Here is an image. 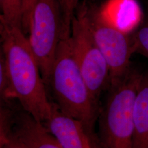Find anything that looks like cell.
<instances>
[{
  "mask_svg": "<svg viewBox=\"0 0 148 148\" xmlns=\"http://www.w3.org/2000/svg\"><path fill=\"white\" fill-rule=\"evenodd\" d=\"M97 10L107 21L128 34L137 28L142 17L136 0H108Z\"/></svg>",
  "mask_w": 148,
  "mask_h": 148,
  "instance_id": "cell-9",
  "label": "cell"
},
{
  "mask_svg": "<svg viewBox=\"0 0 148 148\" xmlns=\"http://www.w3.org/2000/svg\"><path fill=\"white\" fill-rule=\"evenodd\" d=\"M62 14L63 35H70L71 26L79 0H58Z\"/></svg>",
  "mask_w": 148,
  "mask_h": 148,
  "instance_id": "cell-13",
  "label": "cell"
},
{
  "mask_svg": "<svg viewBox=\"0 0 148 148\" xmlns=\"http://www.w3.org/2000/svg\"><path fill=\"white\" fill-rule=\"evenodd\" d=\"M70 43L74 58L85 82L99 103L102 92L109 86V70L90 27L87 7H81L73 19Z\"/></svg>",
  "mask_w": 148,
  "mask_h": 148,
  "instance_id": "cell-4",
  "label": "cell"
},
{
  "mask_svg": "<svg viewBox=\"0 0 148 148\" xmlns=\"http://www.w3.org/2000/svg\"><path fill=\"white\" fill-rule=\"evenodd\" d=\"M63 148H103L97 132L59 110L53 102L52 112L43 124Z\"/></svg>",
  "mask_w": 148,
  "mask_h": 148,
  "instance_id": "cell-7",
  "label": "cell"
},
{
  "mask_svg": "<svg viewBox=\"0 0 148 148\" xmlns=\"http://www.w3.org/2000/svg\"><path fill=\"white\" fill-rule=\"evenodd\" d=\"M0 21L22 29L23 0H0Z\"/></svg>",
  "mask_w": 148,
  "mask_h": 148,
  "instance_id": "cell-11",
  "label": "cell"
},
{
  "mask_svg": "<svg viewBox=\"0 0 148 148\" xmlns=\"http://www.w3.org/2000/svg\"><path fill=\"white\" fill-rule=\"evenodd\" d=\"M9 132L28 148H63L46 126L35 120L21 106L12 109L8 120Z\"/></svg>",
  "mask_w": 148,
  "mask_h": 148,
  "instance_id": "cell-8",
  "label": "cell"
},
{
  "mask_svg": "<svg viewBox=\"0 0 148 148\" xmlns=\"http://www.w3.org/2000/svg\"><path fill=\"white\" fill-rule=\"evenodd\" d=\"M1 49L14 98L21 108L44 124L50 116L49 100L37 60L21 27L0 21Z\"/></svg>",
  "mask_w": 148,
  "mask_h": 148,
  "instance_id": "cell-1",
  "label": "cell"
},
{
  "mask_svg": "<svg viewBox=\"0 0 148 148\" xmlns=\"http://www.w3.org/2000/svg\"><path fill=\"white\" fill-rule=\"evenodd\" d=\"M0 99L1 104H10L16 101L12 89L5 58L1 51L0 55Z\"/></svg>",
  "mask_w": 148,
  "mask_h": 148,
  "instance_id": "cell-12",
  "label": "cell"
},
{
  "mask_svg": "<svg viewBox=\"0 0 148 148\" xmlns=\"http://www.w3.org/2000/svg\"><path fill=\"white\" fill-rule=\"evenodd\" d=\"M0 148H28L9 132L0 133Z\"/></svg>",
  "mask_w": 148,
  "mask_h": 148,
  "instance_id": "cell-16",
  "label": "cell"
},
{
  "mask_svg": "<svg viewBox=\"0 0 148 148\" xmlns=\"http://www.w3.org/2000/svg\"><path fill=\"white\" fill-rule=\"evenodd\" d=\"M137 29L132 35L134 51L148 58V21Z\"/></svg>",
  "mask_w": 148,
  "mask_h": 148,
  "instance_id": "cell-14",
  "label": "cell"
},
{
  "mask_svg": "<svg viewBox=\"0 0 148 148\" xmlns=\"http://www.w3.org/2000/svg\"><path fill=\"white\" fill-rule=\"evenodd\" d=\"M142 75L131 68L121 82L109 88L97 121L103 148H133V110Z\"/></svg>",
  "mask_w": 148,
  "mask_h": 148,
  "instance_id": "cell-3",
  "label": "cell"
},
{
  "mask_svg": "<svg viewBox=\"0 0 148 148\" xmlns=\"http://www.w3.org/2000/svg\"><path fill=\"white\" fill-rule=\"evenodd\" d=\"M90 27L109 70V86H116L131 70L130 59L134 53L132 36L115 26L98 13L87 8Z\"/></svg>",
  "mask_w": 148,
  "mask_h": 148,
  "instance_id": "cell-6",
  "label": "cell"
},
{
  "mask_svg": "<svg viewBox=\"0 0 148 148\" xmlns=\"http://www.w3.org/2000/svg\"><path fill=\"white\" fill-rule=\"evenodd\" d=\"M70 36L62 38L57 48L47 90H51L59 111L96 132L101 110L85 82L71 51Z\"/></svg>",
  "mask_w": 148,
  "mask_h": 148,
  "instance_id": "cell-2",
  "label": "cell"
},
{
  "mask_svg": "<svg viewBox=\"0 0 148 148\" xmlns=\"http://www.w3.org/2000/svg\"><path fill=\"white\" fill-rule=\"evenodd\" d=\"M133 148H148V75H143L133 110Z\"/></svg>",
  "mask_w": 148,
  "mask_h": 148,
  "instance_id": "cell-10",
  "label": "cell"
},
{
  "mask_svg": "<svg viewBox=\"0 0 148 148\" xmlns=\"http://www.w3.org/2000/svg\"><path fill=\"white\" fill-rule=\"evenodd\" d=\"M36 0H23L22 29L25 34L29 32L32 14Z\"/></svg>",
  "mask_w": 148,
  "mask_h": 148,
  "instance_id": "cell-15",
  "label": "cell"
},
{
  "mask_svg": "<svg viewBox=\"0 0 148 148\" xmlns=\"http://www.w3.org/2000/svg\"><path fill=\"white\" fill-rule=\"evenodd\" d=\"M27 38L47 88L59 42L63 36L58 0H36Z\"/></svg>",
  "mask_w": 148,
  "mask_h": 148,
  "instance_id": "cell-5",
  "label": "cell"
}]
</instances>
